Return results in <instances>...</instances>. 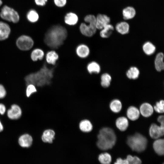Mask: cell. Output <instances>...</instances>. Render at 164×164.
Returning <instances> with one entry per match:
<instances>
[{"mask_svg": "<svg viewBox=\"0 0 164 164\" xmlns=\"http://www.w3.org/2000/svg\"><path fill=\"white\" fill-rule=\"evenodd\" d=\"M54 67H49L46 63L38 71L30 73L25 77L26 85L33 84L42 87L50 84L53 76Z\"/></svg>", "mask_w": 164, "mask_h": 164, "instance_id": "cell-1", "label": "cell"}, {"mask_svg": "<svg viewBox=\"0 0 164 164\" xmlns=\"http://www.w3.org/2000/svg\"><path fill=\"white\" fill-rule=\"evenodd\" d=\"M67 36V31L64 27L59 25H53L46 32L44 42L50 48L56 49L63 45Z\"/></svg>", "mask_w": 164, "mask_h": 164, "instance_id": "cell-2", "label": "cell"}, {"mask_svg": "<svg viewBox=\"0 0 164 164\" xmlns=\"http://www.w3.org/2000/svg\"><path fill=\"white\" fill-rule=\"evenodd\" d=\"M97 145L102 150L111 149L115 145L116 137L114 132L111 128L105 127L101 129L97 135Z\"/></svg>", "mask_w": 164, "mask_h": 164, "instance_id": "cell-3", "label": "cell"}, {"mask_svg": "<svg viewBox=\"0 0 164 164\" xmlns=\"http://www.w3.org/2000/svg\"><path fill=\"white\" fill-rule=\"evenodd\" d=\"M127 142L132 150L139 152L144 151L146 148L147 140L142 134L136 133L128 136Z\"/></svg>", "mask_w": 164, "mask_h": 164, "instance_id": "cell-4", "label": "cell"}, {"mask_svg": "<svg viewBox=\"0 0 164 164\" xmlns=\"http://www.w3.org/2000/svg\"><path fill=\"white\" fill-rule=\"evenodd\" d=\"M84 20L88 24L85 23H81L79 27L80 31L84 36L91 37L96 32V17L93 15H88L84 17Z\"/></svg>", "mask_w": 164, "mask_h": 164, "instance_id": "cell-5", "label": "cell"}, {"mask_svg": "<svg viewBox=\"0 0 164 164\" xmlns=\"http://www.w3.org/2000/svg\"><path fill=\"white\" fill-rule=\"evenodd\" d=\"M0 16L2 19L14 23L18 22L19 19L18 12L7 5H5L2 9Z\"/></svg>", "mask_w": 164, "mask_h": 164, "instance_id": "cell-6", "label": "cell"}, {"mask_svg": "<svg viewBox=\"0 0 164 164\" xmlns=\"http://www.w3.org/2000/svg\"><path fill=\"white\" fill-rule=\"evenodd\" d=\"M34 44L32 39L30 36L23 35L19 36L17 39L16 45L20 50L24 51L30 49Z\"/></svg>", "mask_w": 164, "mask_h": 164, "instance_id": "cell-7", "label": "cell"}, {"mask_svg": "<svg viewBox=\"0 0 164 164\" xmlns=\"http://www.w3.org/2000/svg\"><path fill=\"white\" fill-rule=\"evenodd\" d=\"M22 111L20 108L16 104L12 105L7 111V115L10 119L16 120L19 118L22 115Z\"/></svg>", "mask_w": 164, "mask_h": 164, "instance_id": "cell-8", "label": "cell"}, {"mask_svg": "<svg viewBox=\"0 0 164 164\" xmlns=\"http://www.w3.org/2000/svg\"><path fill=\"white\" fill-rule=\"evenodd\" d=\"M164 129L155 124H152L149 128L150 136L153 139H158L164 135Z\"/></svg>", "mask_w": 164, "mask_h": 164, "instance_id": "cell-9", "label": "cell"}, {"mask_svg": "<svg viewBox=\"0 0 164 164\" xmlns=\"http://www.w3.org/2000/svg\"><path fill=\"white\" fill-rule=\"evenodd\" d=\"M96 17V26L97 29L101 30L110 22V17L106 15L99 14Z\"/></svg>", "mask_w": 164, "mask_h": 164, "instance_id": "cell-10", "label": "cell"}, {"mask_svg": "<svg viewBox=\"0 0 164 164\" xmlns=\"http://www.w3.org/2000/svg\"><path fill=\"white\" fill-rule=\"evenodd\" d=\"M76 53L77 55L81 58H85L89 55L90 50L87 45L81 44L77 46L76 49Z\"/></svg>", "mask_w": 164, "mask_h": 164, "instance_id": "cell-11", "label": "cell"}, {"mask_svg": "<svg viewBox=\"0 0 164 164\" xmlns=\"http://www.w3.org/2000/svg\"><path fill=\"white\" fill-rule=\"evenodd\" d=\"M33 139L32 136L27 134H25L21 135L18 139L19 145L24 148H28L30 147L32 143Z\"/></svg>", "mask_w": 164, "mask_h": 164, "instance_id": "cell-12", "label": "cell"}, {"mask_svg": "<svg viewBox=\"0 0 164 164\" xmlns=\"http://www.w3.org/2000/svg\"><path fill=\"white\" fill-rule=\"evenodd\" d=\"M11 32L9 26L6 23L0 21V40L8 38Z\"/></svg>", "mask_w": 164, "mask_h": 164, "instance_id": "cell-13", "label": "cell"}, {"mask_svg": "<svg viewBox=\"0 0 164 164\" xmlns=\"http://www.w3.org/2000/svg\"><path fill=\"white\" fill-rule=\"evenodd\" d=\"M139 111L143 116L148 117L152 114L153 112V108L149 104L145 103L141 105Z\"/></svg>", "mask_w": 164, "mask_h": 164, "instance_id": "cell-14", "label": "cell"}, {"mask_svg": "<svg viewBox=\"0 0 164 164\" xmlns=\"http://www.w3.org/2000/svg\"><path fill=\"white\" fill-rule=\"evenodd\" d=\"M59 57L58 54L55 51L50 50L46 54V61L49 64L55 65Z\"/></svg>", "mask_w": 164, "mask_h": 164, "instance_id": "cell-15", "label": "cell"}, {"mask_svg": "<svg viewBox=\"0 0 164 164\" xmlns=\"http://www.w3.org/2000/svg\"><path fill=\"white\" fill-rule=\"evenodd\" d=\"M64 20L65 23L67 24L70 26H74L77 23L78 18L75 13L70 12L66 15Z\"/></svg>", "mask_w": 164, "mask_h": 164, "instance_id": "cell-16", "label": "cell"}, {"mask_svg": "<svg viewBox=\"0 0 164 164\" xmlns=\"http://www.w3.org/2000/svg\"><path fill=\"white\" fill-rule=\"evenodd\" d=\"M55 135V132L53 130L48 129L44 131L41 138L43 142L51 143L54 139Z\"/></svg>", "mask_w": 164, "mask_h": 164, "instance_id": "cell-17", "label": "cell"}, {"mask_svg": "<svg viewBox=\"0 0 164 164\" xmlns=\"http://www.w3.org/2000/svg\"><path fill=\"white\" fill-rule=\"evenodd\" d=\"M164 139H157L153 143V149L158 155H162L164 154Z\"/></svg>", "mask_w": 164, "mask_h": 164, "instance_id": "cell-18", "label": "cell"}, {"mask_svg": "<svg viewBox=\"0 0 164 164\" xmlns=\"http://www.w3.org/2000/svg\"><path fill=\"white\" fill-rule=\"evenodd\" d=\"M122 13L123 19L125 20H129L135 17L136 12L134 8L128 6L123 9Z\"/></svg>", "mask_w": 164, "mask_h": 164, "instance_id": "cell-19", "label": "cell"}, {"mask_svg": "<svg viewBox=\"0 0 164 164\" xmlns=\"http://www.w3.org/2000/svg\"><path fill=\"white\" fill-rule=\"evenodd\" d=\"M127 115L130 120L135 121L139 118L140 111L136 107L133 106H130L127 109Z\"/></svg>", "mask_w": 164, "mask_h": 164, "instance_id": "cell-20", "label": "cell"}, {"mask_svg": "<svg viewBox=\"0 0 164 164\" xmlns=\"http://www.w3.org/2000/svg\"><path fill=\"white\" fill-rule=\"evenodd\" d=\"M116 30L119 33L124 35L128 33L129 30V25L125 22H121L116 25Z\"/></svg>", "mask_w": 164, "mask_h": 164, "instance_id": "cell-21", "label": "cell"}, {"mask_svg": "<svg viewBox=\"0 0 164 164\" xmlns=\"http://www.w3.org/2000/svg\"><path fill=\"white\" fill-rule=\"evenodd\" d=\"M116 125L120 130L124 131L127 129L128 127V120L124 117H119L116 120Z\"/></svg>", "mask_w": 164, "mask_h": 164, "instance_id": "cell-22", "label": "cell"}, {"mask_svg": "<svg viewBox=\"0 0 164 164\" xmlns=\"http://www.w3.org/2000/svg\"><path fill=\"white\" fill-rule=\"evenodd\" d=\"M163 57V53H159L157 55L155 58V67L156 70L158 72H160L164 69Z\"/></svg>", "mask_w": 164, "mask_h": 164, "instance_id": "cell-23", "label": "cell"}, {"mask_svg": "<svg viewBox=\"0 0 164 164\" xmlns=\"http://www.w3.org/2000/svg\"><path fill=\"white\" fill-rule=\"evenodd\" d=\"M114 30L113 26L110 24H108L101 30L100 36L103 38H108L110 36Z\"/></svg>", "mask_w": 164, "mask_h": 164, "instance_id": "cell-24", "label": "cell"}, {"mask_svg": "<svg viewBox=\"0 0 164 164\" xmlns=\"http://www.w3.org/2000/svg\"><path fill=\"white\" fill-rule=\"evenodd\" d=\"M79 128L84 132H88L91 131L93 126L90 121L87 119L81 121L79 123Z\"/></svg>", "mask_w": 164, "mask_h": 164, "instance_id": "cell-25", "label": "cell"}, {"mask_svg": "<svg viewBox=\"0 0 164 164\" xmlns=\"http://www.w3.org/2000/svg\"><path fill=\"white\" fill-rule=\"evenodd\" d=\"M87 71L90 74L98 73L101 71V67L99 64L95 61L89 63L87 65Z\"/></svg>", "mask_w": 164, "mask_h": 164, "instance_id": "cell-26", "label": "cell"}, {"mask_svg": "<svg viewBox=\"0 0 164 164\" xmlns=\"http://www.w3.org/2000/svg\"><path fill=\"white\" fill-rule=\"evenodd\" d=\"M44 56V53L43 50L39 48L34 49L31 54V58L32 60L34 61L38 60H42Z\"/></svg>", "mask_w": 164, "mask_h": 164, "instance_id": "cell-27", "label": "cell"}, {"mask_svg": "<svg viewBox=\"0 0 164 164\" xmlns=\"http://www.w3.org/2000/svg\"><path fill=\"white\" fill-rule=\"evenodd\" d=\"M142 48L144 52L148 55L153 54L155 50V47L151 43L147 42L143 46Z\"/></svg>", "mask_w": 164, "mask_h": 164, "instance_id": "cell-28", "label": "cell"}, {"mask_svg": "<svg viewBox=\"0 0 164 164\" xmlns=\"http://www.w3.org/2000/svg\"><path fill=\"white\" fill-rule=\"evenodd\" d=\"M139 73V71L138 68L133 67H130L127 71L126 75L128 78L135 80L138 77Z\"/></svg>", "mask_w": 164, "mask_h": 164, "instance_id": "cell-29", "label": "cell"}, {"mask_svg": "<svg viewBox=\"0 0 164 164\" xmlns=\"http://www.w3.org/2000/svg\"><path fill=\"white\" fill-rule=\"evenodd\" d=\"M110 108L113 112L118 113L120 111L122 108L121 102L118 99L113 100L110 103Z\"/></svg>", "mask_w": 164, "mask_h": 164, "instance_id": "cell-30", "label": "cell"}, {"mask_svg": "<svg viewBox=\"0 0 164 164\" xmlns=\"http://www.w3.org/2000/svg\"><path fill=\"white\" fill-rule=\"evenodd\" d=\"M98 159L102 164H110L111 161V157L109 153H103L99 155Z\"/></svg>", "mask_w": 164, "mask_h": 164, "instance_id": "cell-31", "label": "cell"}, {"mask_svg": "<svg viewBox=\"0 0 164 164\" xmlns=\"http://www.w3.org/2000/svg\"><path fill=\"white\" fill-rule=\"evenodd\" d=\"M101 86L104 88L108 87L110 85L111 80V76L109 74L105 73L101 75Z\"/></svg>", "mask_w": 164, "mask_h": 164, "instance_id": "cell-32", "label": "cell"}, {"mask_svg": "<svg viewBox=\"0 0 164 164\" xmlns=\"http://www.w3.org/2000/svg\"><path fill=\"white\" fill-rule=\"evenodd\" d=\"M27 18L30 22H36L39 18V15L37 12L34 9L29 10L27 14Z\"/></svg>", "mask_w": 164, "mask_h": 164, "instance_id": "cell-33", "label": "cell"}, {"mask_svg": "<svg viewBox=\"0 0 164 164\" xmlns=\"http://www.w3.org/2000/svg\"><path fill=\"white\" fill-rule=\"evenodd\" d=\"M126 159L129 164H141L142 161L140 159L136 156H132L131 155H128Z\"/></svg>", "mask_w": 164, "mask_h": 164, "instance_id": "cell-34", "label": "cell"}, {"mask_svg": "<svg viewBox=\"0 0 164 164\" xmlns=\"http://www.w3.org/2000/svg\"><path fill=\"white\" fill-rule=\"evenodd\" d=\"M164 102L163 100H161L156 103L155 105L154 106V109L156 112L158 113L164 112Z\"/></svg>", "mask_w": 164, "mask_h": 164, "instance_id": "cell-35", "label": "cell"}, {"mask_svg": "<svg viewBox=\"0 0 164 164\" xmlns=\"http://www.w3.org/2000/svg\"><path fill=\"white\" fill-rule=\"evenodd\" d=\"M27 85L26 88V96L29 97L32 94L37 91L35 86L33 84H29Z\"/></svg>", "mask_w": 164, "mask_h": 164, "instance_id": "cell-36", "label": "cell"}, {"mask_svg": "<svg viewBox=\"0 0 164 164\" xmlns=\"http://www.w3.org/2000/svg\"><path fill=\"white\" fill-rule=\"evenodd\" d=\"M55 5L59 7H64L66 4L67 0H53Z\"/></svg>", "mask_w": 164, "mask_h": 164, "instance_id": "cell-37", "label": "cell"}, {"mask_svg": "<svg viewBox=\"0 0 164 164\" xmlns=\"http://www.w3.org/2000/svg\"><path fill=\"white\" fill-rule=\"evenodd\" d=\"M6 92L4 86L0 84V99L4 98L6 96Z\"/></svg>", "mask_w": 164, "mask_h": 164, "instance_id": "cell-38", "label": "cell"}, {"mask_svg": "<svg viewBox=\"0 0 164 164\" xmlns=\"http://www.w3.org/2000/svg\"><path fill=\"white\" fill-rule=\"evenodd\" d=\"M114 164H129L126 159H122L121 158H118Z\"/></svg>", "mask_w": 164, "mask_h": 164, "instance_id": "cell-39", "label": "cell"}, {"mask_svg": "<svg viewBox=\"0 0 164 164\" xmlns=\"http://www.w3.org/2000/svg\"><path fill=\"white\" fill-rule=\"evenodd\" d=\"M157 121L160 124V127L164 129L163 115L159 116L157 118Z\"/></svg>", "mask_w": 164, "mask_h": 164, "instance_id": "cell-40", "label": "cell"}, {"mask_svg": "<svg viewBox=\"0 0 164 164\" xmlns=\"http://www.w3.org/2000/svg\"><path fill=\"white\" fill-rule=\"evenodd\" d=\"M47 0H35L36 4L38 5L43 6L45 5Z\"/></svg>", "mask_w": 164, "mask_h": 164, "instance_id": "cell-41", "label": "cell"}, {"mask_svg": "<svg viewBox=\"0 0 164 164\" xmlns=\"http://www.w3.org/2000/svg\"><path fill=\"white\" fill-rule=\"evenodd\" d=\"M6 107L5 105L2 104H0V114H3L6 111Z\"/></svg>", "mask_w": 164, "mask_h": 164, "instance_id": "cell-42", "label": "cell"}, {"mask_svg": "<svg viewBox=\"0 0 164 164\" xmlns=\"http://www.w3.org/2000/svg\"><path fill=\"white\" fill-rule=\"evenodd\" d=\"M3 125L0 120V132L2 131L3 130Z\"/></svg>", "mask_w": 164, "mask_h": 164, "instance_id": "cell-43", "label": "cell"}, {"mask_svg": "<svg viewBox=\"0 0 164 164\" xmlns=\"http://www.w3.org/2000/svg\"><path fill=\"white\" fill-rule=\"evenodd\" d=\"M2 2L1 0H0V6L2 5Z\"/></svg>", "mask_w": 164, "mask_h": 164, "instance_id": "cell-44", "label": "cell"}, {"mask_svg": "<svg viewBox=\"0 0 164 164\" xmlns=\"http://www.w3.org/2000/svg\"><path fill=\"white\" fill-rule=\"evenodd\" d=\"M162 164H164V163H163Z\"/></svg>", "mask_w": 164, "mask_h": 164, "instance_id": "cell-45", "label": "cell"}]
</instances>
